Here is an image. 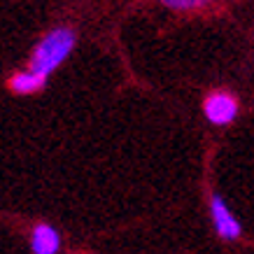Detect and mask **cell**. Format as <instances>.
<instances>
[{"label":"cell","mask_w":254,"mask_h":254,"mask_svg":"<svg viewBox=\"0 0 254 254\" xmlns=\"http://www.w3.org/2000/svg\"><path fill=\"white\" fill-rule=\"evenodd\" d=\"M75 45H77V33L72 31V28H68V26L52 28V31L35 45L28 68L49 77V75H52L54 70L61 68L63 61L72 54Z\"/></svg>","instance_id":"cell-1"},{"label":"cell","mask_w":254,"mask_h":254,"mask_svg":"<svg viewBox=\"0 0 254 254\" xmlns=\"http://www.w3.org/2000/svg\"><path fill=\"white\" fill-rule=\"evenodd\" d=\"M240 112V103L231 91L226 89H215L203 100V115L212 126H229L236 122Z\"/></svg>","instance_id":"cell-2"},{"label":"cell","mask_w":254,"mask_h":254,"mask_svg":"<svg viewBox=\"0 0 254 254\" xmlns=\"http://www.w3.org/2000/svg\"><path fill=\"white\" fill-rule=\"evenodd\" d=\"M210 219L215 226V233L222 240H238L243 236V226H240L238 217L231 212V208L226 205V200L219 193H210Z\"/></svg>","instance_id":"cell-3"},{"label":"cell","mask_w":254,"mask_h":254,"mask_svg":"<svg viewBox=\"0 0 254 254\" xmlns=\"http://www.w3.org/2000/svg\"><path fill=\"white\" fill-rule=\"evenodd\" d=\"M31 252L33 254H59L61 252V233L56 226L40 222L31 231Z\"/></svg>","instance_id":"cell-4"},{"label":"cell","mask_w":254,"mask_h":254,"mask_svg":"<svg viewBox=\"0 0 254 254\" xmlns=\"http://www.w3.org/2000/svg\"><path fill=\"white\" fill-rule=\"evenodd\" d=\"M47 82H49L47 75L35 72V70H31V68H26V70L14 72V75L7 79V86H9V91L16 93V96H33V93L45 91Z\"/></svg>","instance_id":"cell-5"},{"label":"cell","mask_w":254,"mask_h":254,"mask_svg":"<svg viewBox=\"0 0 254 254\" xmlns=\"http://www.w3.org/2000/svg\"><path fill=\"white\" fill-rule=\"evenodd\" d=\"M159 2L173 12H198V9L210 7L215 0H159Z\"/></svg>","instance_id":"cell-6"}]
</instances>
